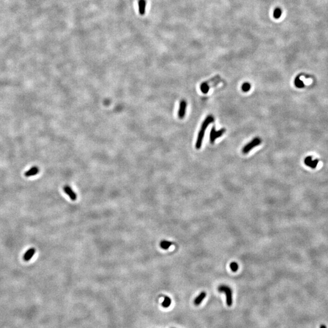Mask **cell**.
<instances>
[{
    "mask_svg": "<svg viewBox=\"0 0 328 328\" xmlns=\"http://www.w3.org/2000/svg\"><path fill=\"white\" fill-rule=\"evenodd\" d=\"M230 269L233 272H237L238 269V264L236 262H232L230 265Z\"/></svg>",
    "mask_w": 328,
    "mask_h": 328,
    "instance_id": "18",
    "label": "cell"
},
{
    "mask_svg": "<svg viewBox=\"0 0 328 328\" xmlns=\"http://www.w3.org/2000/svg\"><path fill=\"white\" fill-rule=\"evenodd\" d=\"M35 249L34 248H30L28 250L26 251V252L23 255V260L25 261H29L31 260L32 257L34 256V255L35 253Z\"/></svg>",
    "mask_w": 328,
    "mask_h": 328,
    "instance_id": "7",
    "label": "cell"
},
{
    "mask_svg": "<svg viewBox=\"0 0 328 328\" xmlns=\"http://www.w3.org/2000/svg\"><path fill=\"white\" fill-rule=\"evenodd\" d=\"M187 107V102L185 100H182L180 102L179 108L178 110V117L180 119H182L184 118L185 114H186Z\"/></svg>",
    "mask_w": 328,
    "mask_h": 328,
    "instance_id": "5",
    "label": "cell"
},
{
    "mask_svg": "<svg viewBox=\"0 0 328 328\" xmlns=\"http://www.w3.org/2000/svg\"><path fill=\"white\" fill-rule=\"evenodd\" d=\"M250 87H251V85H250V84L249 83L245 82L244 83H243L242 85L241 89H242V91L246 92H248L250 89Z\"/></svg>",
    "mask_w": 328,
    "mask_h": 328,
    "instance_id": "16",
    "label": "cell"
},
{
    "mask_svg": "<svg viewBox=\"0 0 328 328\" xmlns=\"http://www.w3.org/2000/svg\"><path fill=\"white\" fill-rule=\"evenodd\" d=\"M214 121V118L212 115H208L205 119L204 120V122L202 124L201 127L199 130L196 142V148L197 149L200 148L203 141V139L205 133V131L208 127V126L212 124Z\"/></svg>",
    "mask_w": 328,
    "mask_h": 328,
    "instance_id": "1",
    "label": "cell"
},
{
    "mask_svg": "<svg viewBox=\"0 0 328 328\" xmlns=\"http://www.w3.org/2000/svg\"><path fill=\"white\" fill-rule=\"evenodd\" d=\"M320 328H326V326H325V325H321V326H320Z\"/></svg>",
    "mask_w": 328,
    "mask_h": 328,
    "instance_id": "19",
    "label": "cell"
},
{
    "mask_svg": "<svg viewBox=\"0 0 328 328\" xmlns=\"http://www.w3.org/2000/svg\"><path fill=\"white\" fill-rule=\"evenodd\" d=\"M38 172H39L38 168L37 167H34L31 168L30 170H29L28 171H27L25 173L24 175L26 177H30V176H33L38 174Z\"/></svg>",
    "mask_w": 328,
    "mask_h": 328,
    "instance_id": "11",
    "label": "cell"
},
{
    "mask_svg": "<svg viewBox=\"0 0 328 328\" xmlns=\"http://www.w3.org/2000/svg\"><path fill=\"white\" fill-rule=\"evenodd\" d=\"M305 163L306 165H307V166H309V167H311L312 168H315V167H317L318 160H312L311 157H306L305 160Z\"/></svg>",
    "mask_w": 328,
    "mask_h": 328,
    "instance_id": "8",
    "label": "cell"
},
{
    "mask_svg": "<svg viewBox=\"0 0 328 328\" xmlns=\"http://www.w3.org/2000/svg\"><path fill=\"white\" fill-rule=\"evenodd\" d=\"M295 85L296 87H297L299 88H301V87H303L304 85L303 83V82L300 79L299 77H296L295 80Z\"/></svg>",
    "mask_w": 328,
    "mask_h": 328,
    "instance_id": "17",
    "label": "cell"
},
{
    "mask_svg": "<svg viewBox=\"0 0 328 328\" xmlns=\"http://www.w3.org/2000/svg\"><path fill=\"white\" fill-rule=\"evenodd\" d=\"M219 292L225 293L226 295V303L228 306H231L233 303L232 299V290L231 288L226 285H221L218 287Z\"/></svg>",
    "mask_w": 328,
    "mask_h": 328,
    "instance_id": "2",
    "label": "cell"
},
{
    "mask_svg": "<svg viewBox=\"0 0 328 328\" xmlns=\"http://www.w3.org/2000/svg\"><path fill=\"white\" fill-rule=\"evenodd\" d=\"M63 190L69 196L71 200H75L77 199L76 193L73 191V190L68 185H65L63 188Z\"/></svg>",
    "mask_w": 328,
    "mask_h": 328,
    "instance_id": "6",
    "label": "cell"
},
{
    "mask_svg": "<svg viewBox=\"0 0 328 328\" xmlns=\"http://www.w3.org/2000/svg\"><path fill=\"white\" fill-rule=\"evenodd\" d=\"M225 129H224V128H222V129H221L219 131H216L215 127H213L212 130H211L210 134V142L212 144H214L215 140L219 138V137H221L222 135L225 133Z\"/></svg>",
    "mask_w": 328,
    "mask_h": 328,
    "instance_id": "4",
    "label": "cell"
},
{
    "mask_svg": "<svg viewBox=\"0 0 328 328\" xmlns=\"http://www.w3.org/2000/svg\"><path fill=\"white\" fill-rule=\"evenodd\" d=\"M261 144V140L259 137H255L251 140L249 143L246 144L242 148V152L244 154H247L250 152V150L255 147L260 145Z\"/></svg>",
    "mask_w": 328,
    "mask_h": 328,
    "instance_id": "3",
    "label": "cell"
},
{
    "mask_svg": "<svg viewBox=\"0 0 328 328\" xmlns=\"http://www.w3.org/2000/svg\"><path fill=\"white\" fill-rule=\"evenodd\" d=\"M172 304V300L170 297L166 296L164 298V300L163 302V303H162V306L163 307H165V308H167L169 306L171 305Z\"/></svg>",
    "mask_w": 328,
    "mask_h": 328,
    "instance_id": "14",
    "label": "cell"
},
{
    "mask_svg": "<svg viewBox=\"0 0 328 328\" xmlns=\"http://www.w3.org/2000/svg\"><path fill=\"white\" fill-rule=\"evenodd\" d=\"M211 85H212L211 80L208 81V82H203L201 84L200 87V90L202 92V93L207 94L209 92Z\"/></svg>",
    "mask_w": 328,
    "mask_h": 328,
    "instance_id": "10",
    "label": "cell"
},
{
    "mask_svg": "<svg viewBox=\"0 0 328 328\" xmlns=\"http://www.w3.org/2000/svg\"><path fill=\"white\" fill-rule=\"evenodd\" d=\"M281 14H282L281 9L280 8H279V7H277V8H276L275 9V10L273 12V17L275 19H278L281 16Z\"/></svg>",
    "mask_w": 328,
    "mask_h": 328,
    "instance_id": "15",
    "label": "cell"
},
{
    "mask_svg": "<svg viewBox=\"0 0 328 328\" xmlns=\"http://www.w3.org/2000/svg\"><path fill=\"white\" fill-rule=\"evenodd\" d=\"M146 4V0H139V12L140 15H144L145 14Z\"/></svg>",
    "mask_w": 328,
    "mask_h": 328,
    "instance_id": "9",
    "label": "cell"
},
{
    "mask_svg": "<svg viewBox=\"0 0 328 328\" xmlns=\"http://www.w3.org/2000/svg\"><path fill=\"white\" fill-rule=\"evenodd\" d=\"M206 295H207V294H206V293H205V292H201V293H200V294L195 299V300H194V304H195V305H196V306L199 305L202 303V300L206 297Z\"/></svg>",
    "mask_w": 328,
    "mask_h": 328,
    "instance_id": "12",
    "label": "cell"
},
{
    "mask_svg": "<svg viewBox=\"0 0 328 328\" xmlns=\"http://www.w3.org/2000/svg\"><path fill=\"white\" fill-rule=\"evenodd\" d=\"M172 245V242L170 241H162L160 244L161 248L165 250L168 249Z\"/></svg>",
    "mask_w": 328,
    "mask_h": 328,
    "instance_id": "13",
    "label": "cell"
}]
</instances>
